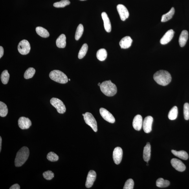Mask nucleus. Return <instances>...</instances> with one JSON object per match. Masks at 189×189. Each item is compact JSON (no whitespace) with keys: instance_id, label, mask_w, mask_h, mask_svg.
Listing matches in <instances>:
<instances>
[{"instance_id":"7ed1b4c3","label":"nucleus","mask_w":189,"mask_h":189,"mask_svg":"<svg viewBox=\"0 0 189 189\" xmlns=\"http://www.w3.org/2000/svg\"><path fill=\"white\" fill-rule=\"evenodd\" d=\"M100 88L102 93L107 96H113L117 92V87L111 80L103 82L101 84Z\"/></svg>"},{"instance_id":"9d476101","label":"nucleus","mask_w":189,"mask_h":189,"mask_svg":"<svg viewBox=\"0 0 189 189\" xmlns=\"http://www.w3.org/2000/svg\"><path fill=\"white\" fill-rule=\"evenodd\" d=\"M117 8L120 19L122 21H124L127 19L128 18L129 14L126 6L122 4H118L117 6Z\"/></svg>"},{"instance_id":"7c9ffc66","label":"nucleus","mask_w":189,"mask_h":189,"mask_svg":"<svg viewBox=\"0 0 189 189\" xmlns=\"http://www.w3.org/2000/svg\"><path fill=\"white\" fill-rule=\"evenodd\" d=\"M88 50V46L87 43H84L81 48L78 54V58L79 59H82L84 58Z\"/></svg>"},{"instance_id":"a19ab883","label":"nucleus","mask_w":189,"mask_h":189,"mask_svg":"<svg viewBox=\"0 0 189 189\" xmlns=\"http://www.w3.org/2000/svg\"><path fill=\"white\" fill-rule=\"evenodd\" d=\"M101 85V84L100 83H98V86H99L100 87Z\"/></svg>"},{"instance_id":"6e6552de","label":"nucleus","mask_w":189,"mask_h":189,"mask_svg":"<svg viewBox=\"0 0 189 189\" xmlns=\"http://www.w3.org/2000/svg\"><path fill=\"white\" fill-rule=\"evenodd\" d=\"M153 122V118L151 116H148L145 118L143 121V127L145 133H149L151 132Z\"/></svg>"},{"instance_id":"a211bd4d","label":"nucleus","mask_w":189,"mask_h":189,"mask_svg":"<svg viewBox=\"0 0 189 189\" xmlns=\"http://www.w3.org/2000/svg\"><path fill=\"white\" fill-rule=\"evenodd\" d=\"M101 16L104 22L105 30L107 32H110L111 30V24L108 16L106 13H102Z\"/></svg>"},{"instance_id":"79ce46f5","label":"nucleus","mask_w":189,"mask_h":189,"mask_svg":"<svg viewBox=\"0 0 189 189\" xmlns=\"http://www.w3.org/2000/svg\"><path fill=\"white\" fill-rule=\"evenodd\" d=\"M80 1H86V0H80Z\"/></svg>"},{"instance_id":"f704fd0d","label":"nucleus","mask_w":189,"mask_h":189,"mask_svg":"<svg viewBox=\"0 0 189 189\" xmlns=\"http://www.w3.org/2000/svg\"><path fill=\"white\" fill-rule=\"evenodd\" d=\"M184 119L188 120L189 119V104L187 103L184 105Z\"/></svg>"},{"instance_id":"39448f33","label":"nucleus","mask_w":189,"mask_h":189,"mask_svg":"<svg viewBox=\"0 0 189 189\" xmlns=\"http://www.w3.org/2000/svg\"><path fill=\"white\" fill-rule=\"evenodd\" d=\"M85 123L91 127L95 132L98 131L97 123L92 114L88 112L83 114Z\"/></svg>"},{"instance_id":"9b49d317","label":"nucleus","mask_w":189,"mask_h":189,"mask_svg":"<svg viewBox=\"0 0 189 189\" xmlns=\"http://www.w3.org/2000/svg\"><path fill=\"white\" fill-rule=\"evenodd\" d=\"M123 150L120 147H116L113 151V158L114 162L116 165L119 164L122 161L123 157Z\"/></svg>"},{"instance_id":"2eb2a0df","label":"nucleus","mask_w":189,"mask_h":189,"mask_svg":"<svg viewBox=\"0 0 189 189\" xmlns=\"http://www.w3.org/2000/svg\"><path fill=\"white\" fill-rule=\"evenodd\" d=\"M175 32L172 29L167 31L162 38L160 39V43L162 45H166L172 40L174 34Z\"/></svg>"},{"instance_id":"37998d69","label":"nucleus","mask_w":189,"mask_h":189,"mask_svg":"<svg viewBox=\"0 0 189 189\" xmlns=\"http://www.w3.org/2000/svg\"><path fill=\"white\" fill-rule=\"evenodd\" d=\"M69 81H70V80H71V79H69Z\"/></svg>"},{"instance_id":"dca6fc26","label":"nucleus","mask_w":189,"mask_h":189,"mask_svg":"<svg viewBox=\"0 0 189 189\" xmlns=\"http://www.w3.org/2000/svg\"><path fill=\"white\" fill-rule=\"evenodd\" d=\"M143 120L142 116L139 115L135 116L133 123V127L136 130L140 131L143 126Z\"/></svg>"},{"instance_id":"5701e85b","label":"nucleus","mask_w":189,"mask_h":189,"mask_svg":"<svg viewBox=\"0 0 189 189\" xmlns=\"http://www.w3.org/2000/svg\"><path fill=\"white\" fill-rule=\"evenodd\" d=\"M175 8L172 7L167 14L162 15L161 19L162 22H165L168 21L172 19L175 14Z\"/></svg>"},{"instance_id":"58836bf2","label":"nucleus","mask_w":189,"mask_h":189,"mask_svg":"<svg viewBox=\"0 0 189 189\" xmlns=\"http://www.w3.org/2000/svg\"><path fill=\"white\" fill-rule=\"evenodd\" d=\"M4 49L3 47L0 46V58H1L2 56H3L4 54Z\"/></svg>"},{"instance_id":"0eeeda50","label":"nucleus","mask_w":189,"mask_h":189,"mask_svg":"<svg viewBox=\"0 0 189 189\" xmlns=\"http://www.w3.org/2000/svg\"><path fill=\"white\" fill-rule=\"evenodd\" d=\"M18 50L19 53L22 55L27 54L30 50V43L26 40H23L20 42L18 46Z\"/></svg>"},{"instance_id":"aec40b11","label":"nucleus","mask_w":189,"mask_h":189,"mask_svg":"<svg viewBox=\"0 0 189 189\" xmlns=\"http://www.w3.org/2000/svg\"><path fill=\"white\" fill-rule=\"evenodd\" d=\"M188 34L187 30H183L179 38V42L180 46L181 47H183L185 45L188 39Z\"/></svg>"},{"instance_id":"4468645a","label":"nucleus","mask_w":189,"mask_h":189,"mask_svg":"<svg viewBox=\"0 0 189 189\" xmlns=\"http://www.w3.org/2000/svg\"><path fill=\"white\" fill-rule=\"evenodd\" d=\"M96 177V174L95 171L91 170L89 171L87 175L85 186L87 188L91 187L93 185Z\"/></svg>"},{"instance_id":"ea45409f","label":"nucleus","mask_w":189,"mask_h":189,"mask_svg":"<svg viewBox=\"0 0 189 189\" xmlns=\"http://www.w3.org/2000/svg\"><path fill=\"white\" fill-rule=\"evenodd\" d=\"M2 138L1 136L0 137V152H1L2 150Z\"/></svg>"},{"instance_id":"c85d7f7f","label":"nucleus","mask_w":189,"mask_h":189,"mask_svg":"<svg viewBox=\"0 0 189 189\" xmlns=\"http://www.w3.org/2000/svg\"><path fill=\"white\" fill-rule=\"evenodd\" d=\"M84 31V27L82 24H80L77 28L75 35V39L76 40H78L80 39L83 34Z\"/></svg>"},{"instance_id":"1a4fd4ad","label":"nucleus","mask_w":189,"mask_h":189,"mask_svg":"<svg viewBox=\"0 0 189 189\" xmlns=\"http://www.w3.org/2000/svg\"><path fill=\"white\" fill-rule=\"evenodd\" d=\"M100 112L101 116L107 121L111 123L115 122V120L114 116L107 109L104 108H101Z\"/></svg>"},{"instance_id":"f257e3e1","label":"nucleus","mask_w":189,"mask_h":189,"mask_svg":"<svg viewBox=\"0 0 189 189\" xmlns=\"http://www.w3.org/2000/svg\"><path fill=\"white\" fill-rule=\"evenodd\" d=\"M153 78L158 84L166 86L170 83L172 80L171 74L164 70H160L154 75Z\"/></svg>"},{"instance_id":"423d86ee","label":"nucleus","mask_w":189,"mask_h":189,"mask_svg":"<svg viewBox=\"0 0 189 189\" xmlns=\"http://www.w3.org/2000/svg\"><path fill=\"white\" fill-rule=\"evenodd\" d=\"M50 103L56 109L58 113L63 114L66 111V107L63 102L58 98H53L50 100Z\"/></svg>"},{"instance_id":"473e14b6","label":"nucleus","mask_w":189,"mask_h":189,"mask_svg":"<svg viewBox=\"0 0 189 189\" xmlns=\"http://www.w3.org/2000/svg\"><path fill=\"white\" fill-rule=\"evenodd\" d=\"M70 2L69 0H62L60 2H57L53 4L54 7L56 8H64L66 6L69 5Z\"/></svg>"},{"instance_id":"cd10ccee","label":"nucleus","mask_w":189,"mask_h":189,"mask_svg":"<svg viewBox=\"0 0 189 189\" xmlns=\"http://www.w3.org/2000/svg\"><path fill=\"white\" fill-rule=\"evenodd\" d=\"M8 110L7 105L4 103L0 102V116L5 117L7 115Z\"/></svg>"},{"instance_id":"ddd939ff","label":"nucleus","mask_w":189,"mask_h":189,"mask_svg":"<svg viewBox=\"0 0 189 189\" xmlns=\"http://www.w3.org/2000/svg\"><path fill=\"white\" fill-rule=\"evenodd\" d=\"M18 126L22 130L29 128L32 125L31 121L28 118L21 117L18 120Z\"/></svg>"},{"instance_id":"a878e982","label":"nucleus","mask_w":189,"mask_h":189,"mask_svg":"<svg viewBox=\"0 0 189 189\" xmlns=\"http://www.w3.org/2000/svg\"><path fill=\"white\" fill-rule=\"evenodd\" d=\"M170 182L168 180H164L162 178L158 179L156 181V186L158 187L165 188L170 185Z\"/></svg>"},{"instance_id":"2f4dec72","label":"nucleus","mask_w":189,"mask_h":189,"mask_svg":"<svg viewBox=\"0 0 189 189\" xmlns=\"http://www.w3.org/2000/svg\"><path fill=\"white\" fill-rule=\"evenodd\" d=\"M10 78V74L7 70H5L2 72L1 80L2 83L4 85L7 84Z\"/></svg>"},{"instance_id":"f03ea898","label":"nucleus","mask_w":189,"mask_h":189,"mask_svg":"<svg viewBox=\"0 0 189 189\" xmlns=\"http://www.w3.org/2000/svg\"><path fill=\"white\" fill-rule=\"evenodd\" d=\"M30 155V151L27 147H22L17 153L15 160V165L17 167H21L25 163Z\"/></svg>"},{"instance_id":"6ab92c4d","label":"nucleus","mask_w":189,"mask_h":189,"mask_svg":"<svg viewBox=\"0 0 189 189\" xmlns=\"http://www.w3.org/2000/svg\"><path fill=\"white\" fill-rule=\"evenodd\" d=\"M151 152V145L149 143H147L146 146L144 147L143 153V158L145 162L148 163L150 159Z\"/></svg>"},{"instance_id":"412c9836","label":"nucleus","mask_w":189,"mask_h":189,"mask_svg":"<svg viewBox=\"0 0 189 189\" xmlns=\"http://www.w3.org/2000/svg\"><path fill=\"white\" fill-rule=\"evenodd\" d=\"M66 38L64 34L60 35L56 40L57 46L59 48H65L66 45Z\"/></svg>"},{"instance_id":"e433bc0d","label":"nucleus","mask_w":189,"mask_h":189,"mask_svg":"<svg viewBox=\"0 0 189 189\" xmlns=\"http://www.w3.org/2000/svg\"><path fill=\"white\" fill-rule=\"evenodd\" d=\"M44 178L47 180H51L54 177V173L50 171H46L43 173Z\"/></svg>"},{"instance_id":"bb28decb","label":"nucleus","mask_w":189,"mask_h":189,"mask_svg":"<svg viewBox=\"0 0 189 189\" xmlns=\"http://www.w3.org/2000/svg\"><path fill=\"white\" fill-rule=\"evenodd\" d=\"M178 109L177 107L175 106L172 107L169 112L168 117L171 120H175L177 117Z\"/></svg>"},{"instance_id":"4c0bfd02","label":"nucleus","mask_w":189,"mask_h":189,"mask_svg":"<svg viewBox=\"0 0 189 189\" xmlns=\"http://www.w3.org/2000/svg\"><path fill=\"white\" fill-rule=\"evenodd\" d=\"M20 186L19 184H15L13 185L10 188V189H20Z\"/></svg>"},{"instance_id":"4be33fe9","label":"nucleus","mask_w":189,"mask_h":189,"mask_svg":"<svg viewBox=\"0 0 189 189\" xmlns=\"http://www.w3.org/2000/svg\"><path fill=\"white\" fill-rule=\"evenodd\" d=\"M172 153L174 155L176 156L181 159L187 160L188 158V155L186 151H177L175 150L171 151Z\"/></svg>"},{"instance_id":"f8f14e48","label":"nucleus","mask_w":189,"mask_h":189,"mask_svg":"<svg viewBox=\"0 0 189 189\" xmlns=\"http://www.w3.org/2000/svg\"><path fill=\"white\" fill-rule=\"evenodd\" d=\"M171 164L176 170L179 172H183L186 170V166L181 160L173 158L171 160Z\"/></svg>"},{"instance_id":"c756f323","label":"nucleus","mask_w":189,"mask_h":189,"mask_svg":"<svg viewBox=\"0 0 189 189\" xmlns=\"http://www.w3.org/2000/svg\"><path fill=\"white\" fill-rule=\"evenodd\" d=\"M36 70L34 68L30 67L26 70L24 75V77L26 79L31 78L34 75Z\"/></svg>"},{"instance_id":"f3484780","label":"nucleus","mask_w":189,"mask_h":189,"mask_svg":"<svg viewBox=\"0 0 189 189\" xmlns=\"http://www.w3.org/2000/svg\"><path fill=\"white\" fill-rule=\"evenodd\" d=\"M133 42V40L129 36H126L123 38L120 41V45L122 49H127L130 47Z\"/></svg>"},{"instance_id":"20e7f679","label":"nucleus","mask_w":189,"mask_h":189,"mask_svg":"<svg viewBox=\"0 0 189 189\" xmlns=\"http://www.w3.org/2000/svg\"><path fill=\"white\" fill-rule=\"evenodd\" d=\"M50 77L52 80L61 84H65L68 81L67 76L63 72L55 70L50 72Z\"/></svg>"},{"instance_id":"72a5a7b5","label":"nucleus","mask_w":189,"mask_h":189,"mask_svg":"<svg viewBox=\"0 0 189 189\" xmlns=\"http://www.w3.org/2000/svg\"><path fill=\"white\" fill-rule=\"evenodd\" d=\"M47 158L48 160L52 162H56L59 159L58 156L52 152H50L48 154Z\"/></svg>"},{"instance_id":"393cba45","label":"nucleus","mask_w":189,"mask_h":189,"mask_svg":"<svg viewBox=\"0 0 189 189\" xmlns=\"http://www.w3.org/2000/svg\"><path fill=\"white\" fill-rule=\"evenodd\" d=\"M36 31L39 36L43 38H46L50 36V34L47 30L41 27H37L36 28Z\"/></svg>"},{"instance_id":"b1692460","label":"nucleus","mask_w":189,"mask_h":189,"mask_svg":"<svg viewBox=\"0 0 189 189\" xmlns=\"http://www.w3.org/2000/svg\"><path fill=\"white\" fill-rule=\"evenodd\" d=\"M107 50L104 48L98 50L96 53V57L98 60L100 61H104L107 58Z\"/></svg>"},{"instance_id":"c9c22d12","label":"nucleus","mask_w":189,"mask_h":189,"mask_svg":"<svg viewBox=\"0 0 189 189\" xmlns=\"http://www.w3.org/2000/svg\"><path fill=\"white\" fill-rule=\"evenodd\" d=\"M134 182L133 180L130 179L127 180L125 183L124 189H133L134 187Z\"/></svg>"}]
</instances>
